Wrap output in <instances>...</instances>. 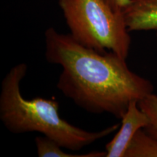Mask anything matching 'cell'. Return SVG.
Segmentation results:
<instances>
[{
  "label": "cell",
  "mask_w": 157,
  "mask_h": 157,
  "mask_svg": "<svg viewBox=\"0 0 157 157\" xmlns=\"http://www.w3.org/2000/svg\"><path fill=\"white\" fill-rule=\"evenodd\" d=\"M44 39L47 61L63 68L57 87L87 112L121 119L131 102L153 93L151 82L132 71L127 59L114 52L87 48L53 27L45 31Z\"/></svg>",
  "instance_id": "obj_1"
},
{
  "label": "cell",
  "mask_w": 157,
  "mask_h": 157,
  "mask_svg": "<svg viewBox=\"0 0 157 157\" xmlns=\"http://www.w3.org/2000/svg\"><path fill=\"white\" fill-rule=\"evenodd\" d=\"M27 70L24 63L13 66L1 84L0 120L10 132H40L63 148L76 151L118 130L119 124L96 132L85 130L60 117L56 100L25 99L21 94V83Z\"/></svg>",
  "instance_id": "obj_2"
},
{
  "label": "cell",
  "mask_w": 157,
  "mask_h": 157,
  "mask_svg": "<svg viewBox=\"0 0 157 157\" xmlns=\"http://www.w3.org/2000/svg\"><path fill=\"white\" fill-rule=\"evenodd\" d=\"M70 34L87 48L99 52H113L127 59L131 36L123 12L104 0H59Z\"/></svg>",
  "instance_id": "obj_3"
},
{
  "label": "cell",
  "mask_w": 157,
  "mask_h": 157,
  "mask_svg": "<svg viewBox=\"0 0 157 157\" xmlns=\"http://www.w3.org/2000/svg\"><path fill=\"white\" fill-rule=\"evenodd\" d=\"M121 124L117 134L105 146L106 157H124L125 152L135 134L144 129L149 119L138 105V101L129 103L126 112L121 119Z\"/></svg>",
  "instance_id": "obj_4"
},
{
  "label": "cell",
  "mask_w": 157,
  "mask_h": 157,
  "mask_svg": "<svg viewBox=\"0 0 157 157\" xmlns=\"http://www.w3.org/2000/svg\"><path fill=\"white\" fill-rule=\"evenodd\" d=\"M123 15L129 31H157V0H130Z\"/></svg>",
  "instance_id": "obj_5"
},
{
  "label": "cell",
  "mask_w": 157,
  "mask_h": 157,
  "mask_svg": "<svg viewBox=\"0 0 157 157\" xmlns=\"http://www.w3.org/2000/svg\"><path fill=\"white\" fill-rule=\"evenodd\" d=\"M124 157H157V138L140 129L131 140Z\"/></svg>",
  "instance_id": "obj_6"
},
{
  "label": "cell",
  "mask_w": 157,
  "mask_h": 157,
  "mask_svg": "<svg viewBox=\"0 0 157 157\" xmlns=\"http://www.w3.org/2000/svg\"><path fill=\"white\" fill-rule=\"evenodd\" d=\"M36 152L39 157H106V151H92L84 154H74L63 151V147L49 137L35 138Z\"/></svg>",
  "instance_id": "obj_7"
},
{
  "label": "cell",
  "mask_w": 157,
  "mask_h": 157,
  "mask_svg": "<svg viewBox=\"0 0 157 157\" xmlns=\"http://www.w3.org/2000/svg\"><path fill=\"white\" fill-rule=\"evenodd\" d=\"M138 105L149 119L148 124L143 129L157 138V95L149 94L138 101Z\"/></svg>",
  "instance_id": "obj_8"
},
{
  "label": "cell",
  "mask_w": 157,
  "mask_h": 157,
  "mask_svg": "<svg viewBox=\"0 0 157 157\" xmlns=\"http://www.w3.org/2000/svg\"><path fill=\"white\" fill-rule=\"evenodd\" d=\"M113 10L123 12L125 7L130 2V0H104Z\"/></svg>",
  "instance_id": "obj_9"
},
{
  "label": "cell",
  "mask_w": 157,
  "mask_h": 157,
  "mask_svg": "<svg viewBox=\"0 0 157 157\" xmlns=\"http://www.w3.org/2000/svg\"><path fill=\"white\" fill-rule=\"evenodd\" d=\"M156 39H157V33H156Z\"/></svg>",
  "instance_id": "obj_10"
}]
</instances>
